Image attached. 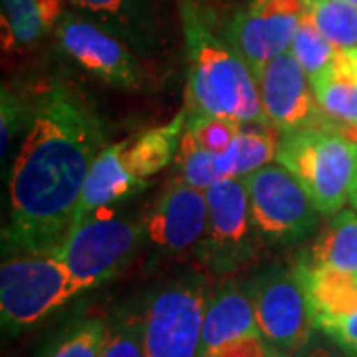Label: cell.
Returning a JSON list of instances; mask_svg holds the SVG:
<instances>
[{
	"label": "cell",
	"instance_id": "obj_30",
	"mask_svg": "<svg viewBox=\"0 0 357 357\" xmlns=\"http://www.w3.org/2000/svg\"><path fill=\"white\" fill-rule=\"evenodd\" d=\"M316 328L333 340L347 356L357 357V310L345 318L318 321Z\"/></svg>",
	"mask_w": 357,
	"mask_h": 357
},
{
	"label": "cell",
	"instance_id": "obj_2",
	"mask_svg": "<svg viewBox=\"0 0 357 357\" xmlns=\"http://www.w3.org/2000/svg\"><path fill=\"white\" fill-rule=\"evenodd\" d=\"M189 54L187 119L217 115L241 123H268L258 82L241 52L213 34L189 0L181 2Z\"/></svg>",
	"mask_w": 357,
	"mask_h": 357
},
{
	"label": "cell",
	"instance_id": "obj_23",
	"mask_svg": "<svg viewBox=\"0 0 357 357\" xmlns=\"http://www.w3.org/2000/svg\"><path fill=\"white\" fill-rule=\"evenodd\" d=\"M307 13L337 50L357 48V8L345 0H307Z\"/></svg>",
	"mask_w": 357,
	"mask_h": 357
},
{
	"label": "cell",
	"instance_id": "obj_32",
	"mask_svg": "<svg viewBox=\"0 0 357 357\" xmlns=\"http://www.w3.org/2000/svg\"><path fill=\"white\" fill-rule=\"evenodd\" d=\"M340 60H342V64L357 77V48L340 52Z\"/></svg>",
	"mask_w": 357,
	"mask_h": 357
},
{
	"label": "cell",
	"instance_id": "obj_10",
	"mask_svg": "<svg viewBox=\"0 0 357 357\" xmlns=\"http://www.w3.org/2000/svg\"><path fill=\"white\" fill-rule=\"evenodd\" d=\"M307 0H252L232 26V42L252 76H262L268 62L290 50Z\"/></svg>",
	"mask_w": 357,
	"mask_h": 357
},
{
	"label": "cell",
	"instance_id": "obj_19",
	"mask_svg": "<svg viewBox=\"0 0 357 357\" xmlns=\"http://www.w3.org/2000/svg\"><path fill=\"white\" fill-rule=\"evenodd\" d=\"M312 266H332L357 274V213L342 208L330 218L326 229L307 250Z\"/></svg>",
	"mask_w": 357,
	"mask_h": 357
},
{
	"label": "cell",
	"instance_id": "obj_24",
	"mask_svg": "<svg viewBox=\"0 0 357 357\" xmlns=\"http://www.w3.org/2000/svg\"><path fill=\"white\" fill-rule=\"evenodd\" d=\"M177 171L181 181L206 191L208 187L218 183L217 153L204 151L203 147H199L191 133L185 129L178 143Z\"/></svg>",
	"mask_w": 357,
	"mask_h": 357
},
{
	"label": "cell",
	"instance_id": "obj_12",
	"mask_svg": "<svg viewBox=\"0 0 357 357\" xmlns=\"http://www.w3.org/2000/svg\"><path fill=\"white\" fill-rule=\"evenodd\" d=\"M258 91L266 121L282 133L326 126L310 77L290 50L268 62Z\"/></svg>",
	"mask_w": 357,
	"mask_h": 357
},
{
	"label": "cell",
	"instance_id": "obj_6",
	"mask_svg": "<svg viewBox=\"0 0 357 357\" xmlns=\"http://www.w3.org/2000/svg\"><path fill=\"white\" fill-rule=\"evenodd\" d=\"M252 225L260 238L296 244L318 229L319 213L306 189L280 163H268L244 177Z\"/></svg>",
	"mask_w": 357,
	"mask_h": 357
},
{
	"label": "cell",
	"instance_id": "obj_17",
	"mask_svg": "<svg viewBox=\"0 0 357 357\" xmlns=\"http://www.w3.org/2000/svg\"><path fill=\"white\" fill-rule=\"evenodd\" d=\"M62 0H2V50L24 52L62 20Z\"/></svg>",
	"mask_w": 357,
	"mask_h": 357
},
{
	"label": "cell",
	"instance_id": "obj_14",
	"mask_svg": "<svg viewBox=\"0 0 357 357\" xmlns=\"http://www.w3.org/2000/svg\"><path fill=\"white\" fill-rule=\"evenodd\" d=\"M143 187L145 183L137 181L129 173L128 167L123 165L121 145L119 143L107 145L102 153L96 157L93 165L89 169L70 230L79 227L91 215L112 208V204L123 201L126 197L137 192Z\"/></svg>",
	"mask_w": 357,
	"mask_h": 357
},
{
	"label": "cell",
	"instance_id": "obj_33",
	"mask_svg": "<svg viewBox=\"0 0 357 357\" xmlns=\"http://www.w3.org/2000/svg\"><path fill=\"white\" fill-rule=\"evenodd\" d=\"M302 357H332V354L328 349H324V347H314V349L306 351Z\"/></svg>",
	"mask_w": 357,
	"mask_h": 357
},
{
	"label": "cell",
	"instance_id": "obj_25",
	"mask_svg": "<svg viewBox=\"0 0 357 357\" xmlns=\"http://www.w3.org/2000/svg\"><path fill=\"white\" fill-rule=\"evenodd\" d=\"M79 10L93 14L107 28L115 32H126L139 24L141 18L149 13L151 0H70Z\"/></svg>",
	"mask_w": 357,
	"mask_h": 357
},
{
	"label": "cell",
	"instance_id": "obj_29",
	"mask_svg": "<svg viewBox=\"0 0 357 357\" xmlns=\"http://www.w3.org/2000/svg\"><path fill=\"white\" fill-rule=\"evenodd\" d=\"M32 117V109H26L20 102L14 98L8 89H2V157H6L8 147L13 145V139L20 128L24 126V119Z\"/></svg>",
	"mask_w": 357,
	"mask_h": 357
},
{
	"label": "cell",
	"instance_id": "obj_21",
	"mask_svg": "<svg viewBox=\"0 0 357 357\" xmlns=\"http://www.w3.org/2000/svg\"><path fill=\"white\" fill-rule=\"evenodd\" d=\"M319 109L340 123L357 128V77L337 60L326 74L310 79Z\"/></svg>",
	"mask_w": 357,
	"mask_h": 357
},
{
	"label": "cell",
	"instance_id": "obj_3",
	"mask_svg": "<svg viewBox=\"0 0 357 357\" xmlns=\"http://www.w3.org/2000/svg\"><path fill=\"white\" fill-rule=\"evenodd\" d=\"M276 161L306 189L321 215H335L349 201L357 175V143L328 126L282 133Z\"/></svg>",
	"mask_w": 357,
	"mask_h": 357
},
{
	"label": "cell",
	"instance_id": "obj_9",
	"mask_svg": "<svg viewBox=\"0 0 357 357\" xmlns=\"http://www.w3.org/2000/svg\"><path fill=\"white\" fill-rule=\"evenodd\" d=\"M256 324L262 337L274 349L296 351L310 340L314 326L306 292L296 270L272 266L258 274L248 286Z\"/></svg>",
	"mask_w": 357,
	"mask_h": 357
},
{
	"label": "cell",
	"instance_id": "obj_1",
	"mask_svg": "<svg viewBox=\"0 0 357 357\" xmlns=\"http://www.w3.org/2000/svg\"><path fill=\"white\" fill-rule=\"evenodd\" d=\"M103 149L100 119L70 89L56 84L40 96L10 173L4 255H46L60 246Z\"/></svg>",
	"mask_w": 357,
	"mask_h": 357
},
{
	"label": "cell",
	"instance_id": "obj_34",
	"mask_svg": "<svg viewBox=\"0 0 357 357\" xmlns=\"http://www.w3.org/2000/svg\"><path fill=\"white\" fill-rule=\"evenodd\" d=\"M349 203H351V206L357 211V175L356 178H354V185H351V191H349Z\"/></svg>",
	"mask_w": 357,
	"mask_h": 357
},
{
	"label": "cell",
	"instance_id": "obj_7",
	"mask_svg": "<svg viewBox=\"0 0 357 357\" xmlns=\"http://www.w3.org/2000/svg\"><path fill=\"white\" fill-rule=\"evenodd\" d=\"M208 298L195 276L167 284L143 312L145 357H199Z\"/></svg>",
	"mask_w": 357,
	"mask_h": 357
},
{
	"label": "cell",
	"instance_id": "obj_22",
	"mask_svg": "<svg viewBox=\"0 0 357 357\" xmlns=\"http://www.w3.org/2000/svg\"><path fill=\"white\" fill-rule=\"evenodd\" d=\"M290 52L298 60V64L302 66V70L306 72V76L314 79L337 64L342 50H337L332 42L319 32L318 26L314 24L312 16L306 10L290 44Z\"/></svg>",
	"mask_w": 357,
	"mask_h": 357
},
{
	"label": "cell",
	"instance_id": "obj_36",
	"mask_svg": "<svg viewBox=\"0 0 357 357\" xmlns=\"http://www.w3.org/2000/svg\"><path fill=\"white\" fill-rule=\"evenodd\" d=\"M345 2H349L351 6H356V8H357V0H345Z\"/></svg>",
	"mask_w": 357,
	"mask_h": 357
},
{
	"label": "cell",
	"instance_id": "obj_31",
	"mask_svg": "<svg viewBox=\"0 0 357 357\" xmlns=\"http://www.w3.org/2000/svg\"><path fill=\"white\" fill-rule=\"evenodd\" d=\"M272 345L260 333L244 335L230 344L218 347L217 351L204 357H270L272 356Z\"/></svg>",
	"mask_w": 357,
	"mask_h": 357
},
{
	"label": "cell",
	"instance_id": "obj_20",
	"mask_svg": "<svg viewBox=\"0 0 357 357\" xmlns=\"http://www.w3.org/2000/svg\"><path fill=\"white\" fill-rule=\"evenodd\" d=\"M278 141L272 133L260 129H241L227 151L217 153L218 181L244 178L276 159Z\"/></svg>",
	"mask_w": 357,
	"mask_h": 357
},
{
	"label": "cell",
	"instance_id": "obj_15",
	"mask_svg": "<svg viewBox=\"0 0 357 357\" xmlns=\"http://www.w3.org/2000/svg\"><path fill=\"white\" fill-rule=\"evenodd\" d=\"M294 270L306 292L314 326L324 319L345 318L357 310V274L306 262H298Z\"/></svg>",
	"mask_w": 357,
	"mask_h": 357
},
{
	"label": "cell",
	"instance_id": "obj_16",
	"mask_svg": "<svg viewBox=\"0 0 357 357\" xmlns=\"http://www.w3.org/2000/svg\"><path fill=\"white\" fill-rule=\"evenodd\" d=\"M252 333H260V330L250 296L236 286H227L206 306L199 357L208 356L218 347Z\"/></svg>",
	"mask_w": 357,
	"mask_h": 357
},
{
	"label": "cell",
	"instance_id": "obj_28",
	"mask_svg": "<svg viewBox=\"0 0 357 357\" xmlns=\"http://www.w3.org/2000/svg\"><path fill=\"white\" fill-rule=\"evenodd\" d=\"M102 357H145L143 319L121 318L107 326Z\"/></svg>",
	"mask_w": 357,
	"mask_h": 357
},
{
	"label": "cell",
	"instance_id": "obj_13",
	"mask_svg": "<svg viewBox=\"0 0 357 357\" xmlns=\"http://www.w3.org/2000/svg\"><path fill=\"white\" fill-rule=\"evenodd\" d=\"M208 218L206 192L185 181H173L145 220L147 244L161 255H177L201 243Z\"/></svg>",
	"mask_w": 357,
	"mask_h": 357
},
{
	"label": "cell",
	"instance_id": "obj_26",
	"mask_svg": "<svg viewBox=\"0 0 357 357\" xmlns=\"http://www.w3.org/2000/svg\"><path fill=\"white\" fill-rule=\"evenodd\" d=\"M107 326L103 319H86L54 345L48 357H102Z\"/></svg>",
	"mask_w": 357,
	"mask_h": 357
},
{
	"label": "cell",
	"instance_id": "obj_5",
	"mask_svg": "<svg viewBox=\"0 0 357 357\" xmlns=\"http://www.w3.org/2000/svg\"><path fill=\"white\" fill-rule=\"evenodd\" d=\"M86 292L52 252L4 258L0 268L2 328L16 333L32 328L66 302Z\"/></svg>",
	"mask_w": 357,
	"mask_h": 357
},
{
	"label": "cell",
	"instance_id": "obj_8",
	"mask_svg": "<svg viewBox=\"0 0 357 357\" xmlns=\"http://www.w3.org/2000/svg\"><path fill=\"white\" fill-rule=\"evenodd\" d=\"M208 218L199 243V256L217 274L244 266L256 252L258 236L244 178H225L206 189Z\"/></svg>",
	"mask_w": 357,
	"mask_h": 357
},
{
	"label": "cell",
	"instance_id": "obj_18",
	"mask_svg": "<svg viewBox=\"0 0 357 357\" xmlns=\"http://www.w3.org/2000/svg\"><path fill=\"white\" fill-rule=\"evenodd\" d=\"M185 123H187V114L183 109L167 126L147 129L135 137L119 141L121 159L129 173L137 181L145 183L149 177L163 171L178 151Z\"/></svg>",
	"mask_w": 357,
	"mask_h": 357
},
{
	"label": "cell",
	"instance_id": "obj_11",
	"mask_svg": "<svg viewBox=\"0 0 357 357\" xmlns=\"http://www.w3.org/2000/svg\"><path fill=\"white\" fill-rule=\"evenodd\" d=\"M58 40L66 54L91 76L117 89L141 88L143 72L135 56L102 26L64 14L58 24Z\"/></svg>",
	"mask_w": 357,
	"mask_h": 357
},
{
	"label": "cell",
	"instance_id": "obj_35",
	"mask_svg": "<svg viewBox=\"0 0 357 357\" xmlns=\"http://www.w3.org/2000/svg\"><path fill=\"white\" fill-rule=\"evenodd\" d=\"M270 357H282V356H278V349H272V356Z\"/></svg>",
	"mask_w": 357,
	"mask_h": 357
},
{
	"label": "cell",
	"instance_id": "obj_4",
	"mask_svg": "<svg viewBox=\"0 0 357 357\" xmlns=\"http://www.w3.org/2000/svg\"><path fill=\"white\" fill-rule=\"evenodd\" d=\"M147 244L145 220L100 211L72 229L52 255L64 262L84 290L115 278Z\"/></svg>",
	"mask_w": 357,
	"mask_h": 357
},
{
	"label": "cell",
	"instance_id": "obj_27",
	"mask_svg": "<svg viewBox=\"0 0 357 357\" xmlns=\"http://www.w3.org/2000/svg\"><path fill=\"white\" fill-rule=\"evenodd\" d=\"M185 129L191 133V137L199 147L211 153H222L227 151L236 135L241 133L243 123L232 117H217L206 115L197 119H187Z\"/></svg>",
	"mask_w": 357,
	"mask_h": 357
}]
</instances>
